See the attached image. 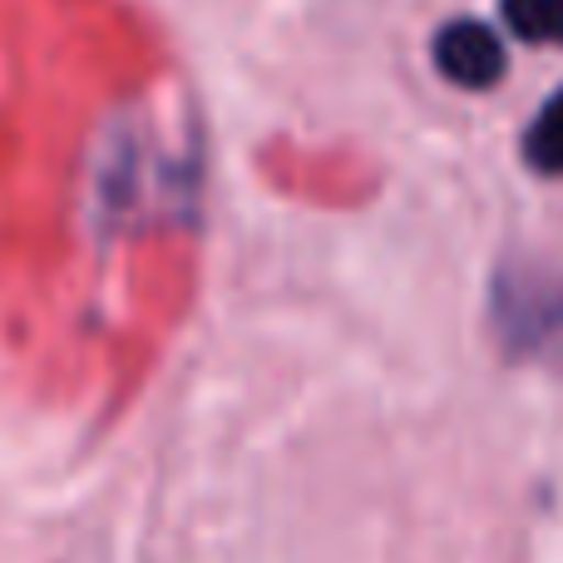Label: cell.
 I'll use <instances>...</instances> for the list:
<instances>
[{
    "label": "cell",
    "instance_id": "3957f363",
    "mask_svg": "<svg viewBox=\"0 0 563 563\" xmlns=\"http://www.w3.org/2000/svg\"><path fill=\"white\" fill-rule=\"evenodd\" d=\"M525 158L539 168V174H563V89L544 99L539 119L525 134Z\"/></svg>",
    "mask_w": 563,
    "mask_h": 563
},
{
    "label": "cell",
    "instance_id": "6da1fadb",
    "mask_svg": "<svg viewBox=\"0 0 563 563\" xmlns=\"http://www.w3.org/2000/svg\"><path fill=\"white\" fill-rule=\"evenodd\" d=\"M435 69L460 89H489L505 79L509 55H505V40L499 30H489L485 20H450V25L435 30Z\"/></svg>",
    "mask_w": 563,
    "mask_h": 563
},
{
    "label": "cell",
    "instance_id": "7a4b0ae2",
    "mask_svg": "<svg viewBox=\"0 0 563 563\" xmlns=\"http://www.w3.org/2000/svg\"><path fill=\"white\" fill-rule=\"evenodd\" d=\"M499 15L529 45H563V0H499Z\"/></svg>",
    "mask_w": 563,
    "mask_h": 563
}]
</instances>
